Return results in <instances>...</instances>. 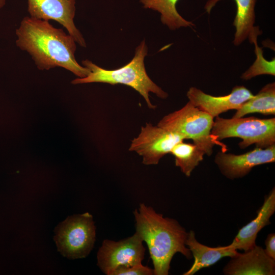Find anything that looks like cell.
Instances as JSON below:
<instances>
[{"instance_id":"1","label":"cell","mask_w":275,"mask_h":275,"mask_svg":"<svg viewBox=\"0 0 275 275\" xmlns=\"http://www.w3.org/2000/svg\"><path fill=\"white\" fill-rule=\"evenodd\" d=\"M16 44L28 52L41 70L61 67L78 78L89 75L90 70L76 60V42L62 29L53 26L49 20L26 16L15 31Z\"/></svg>"},{"instance_id":"2","label":"cell","mask_w":275,"mask_h":275,"mask_svg":"<svg viewBox=\"0 0 275 275\" xmlns=\"http://www.w3.org/2000/svg\"><path fill=\"white\" fill-rule=\"evenodd\" d=\"M133 214L135 232L147 245L154 275H168L177 253L188 259L191 257L185 244L188 232L176 220L163 217L144 203H141Z\"/></svg>"},{"instance_id":"3","label":"cell","mask_w":275,"mask_h":275,"mask_svg":"<svg viewBox=\"0 0 275 275\" xmlns=\"http://www.w3.org/2000/svg\"><path fill=\"white\" fill-rule=\"evenodd\" d=\"M148 48L145 40L136 48L135 54L127 64L114 70L103 69L89 60H83L82 65L88 68L90 72L84 78H76L71 83L74 85L91 82H102L112 85L121 84L129 86L138 92L144 98L150 109H154L149 98V93L155 94L161 99H166L168 94L155 84L147 74L144 59Z\"/></svg>"},{"instance_id":"4","label":"cell","mask_w":275,"mask_h":275,"mask_svg":"<svg viewBox=\"0 0 275 275\" xmlns=\"http://www.w3.org/2000/svg\"><path fill=\"white\" fill-rule=\"evenodd\" d=\"M213 118L190 101L181 108L163 117L158 126L177 133L202 148L207 155L213 152L214 145L222 146L211 134Z\"/></svg>"},{"instance_id":"5","label":"cell","mask_w":275,"mask_h":275,"mask_svg":"<svg viewBox=\"0 0 275 275\" xmlns=\"http://www.w3.org/2000/svg\"><path fill=\"white\" fill-rule=\"evenodd\" d=\"M211 134L216 140L238 138L241 149L252 144L265 148L275 144V118L259 119L255 117L224 119L216 117Z\"/></svg>"},{"instance_id":"6","label":"cell","mask_w":275,"mask_h":275,"mask_svg":"<svg viewBox=\"0 0 275 275\" xmlns=\"http://www.w3.org/2000/svg\"><path fill=\"white\" fill-rule=\"evenodd\" d=\"M58 251L70 259L85 258L93 249L96 227L88 212L69 216L54 229Z\"/></svg>"},{"instance_id":"7","label":"cell","mask_w":275,"mask_h":275,"mask_svg":"<svg viewBox=\"0 0 275 275\" xmlns=\"http://www.w3.org/2000/svg\"><path fill=\"white\" fill-rule=\"evenodd\" d=\"M143 242L136 232L119 241L104 240L97 253V265L105 274L112 275L119 267L142 263L145 252Z\"/></svg>"},{"instance_id":"8","label":"cell","mask_w":275,"mask_h":275,"mask_svg":"<svg viewBox=\"0 0 275 275\" xmlns=\"http://www.w3.org/2000/svg\"><path fill=\"white\" fill-rule=\"evenodd\" d=\"M184 140L177 133L149 123L141 127L138 136L131 141L129 150L142 156L144 164H157L177 143Z\"/></svg>"},{"instance_id":"9","label":"cell","mask_w":275,"mask_h":275,"mask_svg":"<svg viewBox=\"0 0 275 275\" xmlns=\"http://www.w3.org/2000/svg\"><path fill=\"white\" fill-rule=\"evenodd\" d=\"M27 1L29 16L57 21L66 29L77 44L81 47H86L85 40L74 22L76 0Z\"/></svg>"},{"instance_id":"10","label":"cell","mask_w":275,"mask_h":275,"mask_svg":"<svg viewBox=\"0 0 275 275\" xmlns=\"http://www.w3.org/2000/svg\"><path fill=\"white\" fill-rule=\"evenodd\" d=\"M274 161L275 144L265 148L256 147L239 155L222 151L216 154L214 159L222 174L231 180L245 176L257 166Z\"/></svg>"},{"instance_id":"11","label":"cell","mask_w":275,"mask_h":275,"mask_svg":"<svg viewBox=\"0 0 275 275\" xmlns=\"http://www.w3.org/2000/svg\"><path fill=\"white\" fill-rule=\"evenodd\" d=\"M186 96L194 106L214 118L228 111L238 109L254 95L244 86H237L229 94L221 96H214L196 87H190Z\"/></svg>"},{"instance_id":"12","label":"cell","mask_w":275,"mask_h":275,"mask_svg":"<svg viewBox=\"0 0 275 275\" xmlns=\"http://www.w3.org/2000/svg\"><path fill=\"white\" fill-rule=\"evenodd\" d=\"M224 268L228 275H273L275 260L266 254L264 249L256 245L244 253H238Z\"/></svg>"},{"instance_id":"13","label":"cell","mask_w":275,"mask_h":275,"mask_svg":"<svg viewBox=\"0 0 275 275\" xmlns=\"http://www.w3.org/2000/svg\"><path fill=\"white\" fill-rule=\"evenodd\" d=\"M275 211V189L273 188L265 198L257 216L241 228L232 242L229 245L237 250L248 251L256 244L259 231L270 224V218Z\"/></svg>"},{"instance_id":"14","label":"cell","mask_w":275,"mask_h":275,"mask_svg":"<svg viewBox=\"0 0 275 275\" xmlns=\"http://www.w3.org/2000/svg\"><path fill=\"white\" fill-rule=\"evenodd\" d=\"M222 0H208L205 6V11L210 14L212 9ZM236 6V16L233 25L235 28L233 41L235 46L241 44L246 39L251 43L252 38L261 34L258 26H255V7L257 0H234Z\"/></svg>"},{"instance_id":"15","label":"cell","mask_w":275,"mask_h":275,"mask_svg":"<svg viewBox=\"0 0 275 275\" xmlns=\"http://www.w3.org/2000/svg\"><path fill=\"white\" fill-rule=\"evenodd\" d=\"M185 244L193 256L194 261L184 275H193L203 268L214 264L224 257H232L238 253L229 245L211 248L203 244L197 240L195 233L192 230L188 232Z\"/></svg>"},{"instance_id":"16","label":"cell","mask_w":275,"mask_h":275,"mask_svg":"<svg viewBox=\"0 0 275 275\" xmlns=\"http://www.w3.org/2000/svg\"><path fill=\"white\" fill-rule=\"evenodd\" d=\"M275 114V84L266 85L256 95L244 102L232 118H241L252 113Z\"/></svg>"},{"instance_id":"17","label":"cell","mask_w":275,"mask_h":275,"mask_svg":"<svg viewBox=\"0 0 275 275\" xmlns=\"http://www.w3.org/2000/svg\"><path fill=\"white\" fill-rule=\"evenodd\" d=\"M170 153L174 156L176 166L187 177L190 176L206 154L204 150L199 146L185 143L184 140L177 143Z\"/></svg>"},{"instance_id":"18","label":"cell","mask_w":275,"mask_h":275,"mask_svg":"<svg viewBox=\"0 0 275 275\" xmlns=\"http://www.w3.org/2000/svg\"><path fill=\"white\" fill-rule=\"evenodd\" d=\"M179 0H140L144 8L150 9L160 14L161 22L171 30L181 27H191L194 24L182 17L176 9Z\"/></svg>"},{"instance_id":"19","label":"cell","mask_w":275,"mask_h":275,"mask_svg":"<svg viewBox=\"0 0 275 275\" xmlns=\"http://www.w3.org/2000/svg\"><path fill=\"white\" fill-rule=\"evenodd\" d=\"M257 35L254 36L251 43L255 45L256 59L252 65L242 74L240 77L243 80H250L263 74L275 75V59L273 58L271 61H267L264 58L263 50L257 43Z\"/></svg>"},{"instance_id":"20","label":"cell","mask_w":275,"mask_h":275,"mask_svg":"<svg viewBox=\"0 0 275 275\" xmlns=\"http://www.w3.org/2000/svg\"><path fill=\"white\" fill-rule=\"evenodd\" d=\"M154 270L142 263L129 267H120L116 269L112 275H152Z\"/></svg>"},{"instance_id":"21","label":"cell","mask_w":275,"mask_h":275,"mask_svg":"<svg viewBox=\"0 0 275 275\" xmlns=\"http://www.w3.org/2000/svg\"><path fill=\"white\" fill-rule=\"evenodd\" d=\"M266 248L264 251L268 256L275 260V234L268 235L265 242Z\"/></svg>"},{"instance_id":"22","label":"cell","mask_w":275,"mask_h":275,"mask_svg":"<svg viewBox=\"0 0 275 275\" xmlns=\"http://www.w3.org/2000/svg\"><path fill=\"white\" fill-rule=\"evenodd\" d=\"M6 3V0H0V10L2 9Z\"/></svg>"}]
</instances>
